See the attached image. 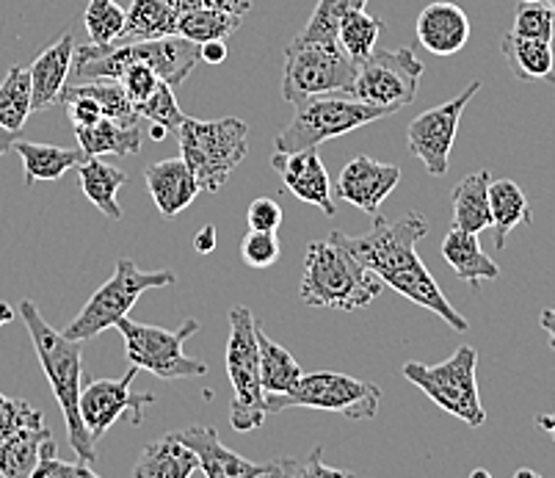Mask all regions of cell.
Returning <instances> with one entry per match:
<instances>
[{"instance_id": "obj_17", "label": "cell", "mask_w": 555, "mask_h": 478, "mask_svg": "<svg viewBox=\"0 0 555 478\" xmlns=\"http://www.w3.org/2000/svg\"><path fill=\"white\" fill-rule=\"evenodd\" d=\"M180 442L191 448L199 460V473L208 478H244V476H276L274 465H257L230 451L219 440V431L210 426H189V429L171 431Z\"/></svg>"}, {"instance_id": "obj_36", "label": "cell", "mask_w": 555, "mask_h": 478, "mask_svg": "<svg viewBox=\"0 0 555 478\" xmlns=\"http://www.w3.org/2000/svg\"><path fill=\"white\" fill-rule=\"evenodd\" d=\"M367 7V0H318L310 20L296 39H337V23L348 12H360Z\"/></svg>"}, {"instance_id": "obj_46", "label": "cell", "mask_w": 555, "mask_h": 478, "mask_svg": "<svg viewBox=\"0 0 555 478\" xmlns=\"http://www.w3.org/2000/svg\"><path fill=\"white\" fill-rule=\"evenodd\" d=\"M246 224L249 230H262V233H276L282 224V208L280 203L269 199V196H257L255 203L246 210Z\"/></svg>"}, {"instance_id": "obj_24", "label": "cell", "mask_w": 555, "mask_h": 478, "mask_svg": "<svg viewBox=\"0 0 555 478\" xmlns=\"http://www.w3.org/2000/svg\"><path fill=\"white\" fill-rule=\"evenodd\" d=\"M501 53L508 62V69L519 80H528V83H533V80H550V83H555L553 42L528 39L508 31L501 42Z\"/></svg>"}, {"instance_id": "obj_3", "label": "cell", "mask_w": 555, "mask_h": 478, "mask_svg": "<svg viewBox=\"0 0 555 478\" xmlns=\"http://www.w3.org/2000/svg\"><path fill=\"white\" fill-rule=\"evenodd\" d=\"M382 288L385 283L337 241L321 238L307 246L299 285V296L307 307L351 313L371 305Z\"/></svg>"}, {"instance_id": "obj_56", "label": "cell", "mask_w": 555, "mask_h": 478, "mask_svg": "<svg viewBox=\"0 0 555 478\" xmlns=\"http://www.w3.org/2000/svg\"><path fill=\"white\" fill-rule=\"evenodd\" d=\"M547 7H550V9H553V12H555V0H547Z\"/></svg>"}, {"instance_id": "obj_15", "label": "cell", "mask_w": 555, "mask_h": 478, "mask_svg": "<svg viewBox=\"0 0 555 478\" xmlns=\"http://www.w3.org/2000/svg\"><path fill=\"white\" fill-rule=\"evenodd\" d=\"M401 183V169L396 164H382L371 155H357L337 175V194L362 214L376 216L382 203Z\"/></svg>"}, {"instance_id": "obj_8", "label": "cell", "mask_w": 555, "mask_h": 478, "mask_svg": "<svg viewBox=\"0 0 555 478\" xmlns=\"http://www.w3.org/2000/svg\"><path fill=\"white\" fill-rule=\"evenodd\" d=\"M178 283V274L169 269L164 271H141L133 260L119 258L116 260V271L103 288L94 290V296L86 301V307L78 313V319L64 330L69 340H92L100 332L116 326V321H122L125 315L133 310L141 294H147L153 288H166V285Z\"/></svg>"}, {"instance_id": "obj_47", "label": "cell", "mask_w": 555, "mask_h": 478, "mask_svg": "<svg viewBox=\"0 0 555 478\" xmlns=\"http://www.w3.org/2000/svg\"><path fill=\"white\" fill-rule=\"evenodd\" d=\"M199 3L208 9H219V12L241 14V17L246 12H251V0H199Z\"/></svg>"}, {"instance_id": "obj_10", "label": "cell", "mask_w": 555, "mask_h": 478, "mask_svg": "<svg viewBox=\"0 0 555 478\" xmlns=\"http://www.w3.org/2000/svg\"><path fill=\"white\" fill-rule=\"evenodd\" d=\"M382 401V387L373 382L354 379L337 371H318V374H301L299 385L285 396H266L269 415L274 412L307 406V410H324L346 415L348 421H373Z\"/></svg>"}, {"instance_id": "obj_20", "label": "cell", "mask_w": 555, "mask_h": 478, "mask_svg": "<svg viewBox=\"0 0 555 478\" xmlns=\"http://www.w3.org/2000/svg\"><path fill=\"white\" fill-rule=\"evenodd\" d=\"M75 39L73 31H64V37L50 44L44 53H39L31 64V92L34 111H50L62 103V92L67 87V78L73 73Z\"/></svg>"}, {"instance_id": "obj_4", "label": "cell", "mask_w": 555, "mask_h": 478, "mask_svg": "<svg viewBox=\"0 0 555 478\" xmlns=\"http://www.w3.org/2000/svg\"><path fill=\"white\" fill-rule=\"evenodd\" d=\"M175 135L180 142V158L189 164L199 180V189L208 194H216L249 153V125L238 117H185Z\"/></svg>"}, {"instance_id": "obj_33", "label": "cell", "mask_w": 555, "mask_h": 478, "mask_svg": "<svg viewBox=\"0 0 555 478\" xmlns=\"http://www.w3.org/2000/svg\"><path fill=\"white\" fill-rule=\"evenodd\" d=\"M241 14H230V12H219V9H208L199 7L194 12L180 14L178 20V37L189 39L194 44H205L214 42V39H221L224 42L227 37L241 28Z\"/></svg>"}, {"instance_id": "obj_29", "label": "cell", "mask_w": 555, "mask_h": 478, "mask_svg": "<svg viewBox=\"0 0 555 478\" xmlns=\"http://www.w3.org/2000/svg\"><path fill=\"white\" fill-rule=\"evenodd\" d=\"M17 155L23 158L25 169V185H34L37 180H59L75 169L78 164H83L86 153L83 150H67V147H55V144H34L17 139L14 147Z\"/></svg>"}, {"instance_id": "obj_50", "label": "cell", "mask_w": 555, "mask_h": 478, "mask_svg": "<svg viewBox=\"0 0 555 478\" xmlns=\"http://www.w3.org/2000/svg\"><path fill=\"white\" fill-rule=\"evenodd\" d=\"M539 326L550 335V349L555 351V307L553 310H544V313L539 315Z\"/></svg>"}, {"instance_id": "obj_45", "label": "cell", "mask_w": 555, "mask_h": 478, "mask_svg": "<svg viewBox=\"0 0 555 478\" xmlns=\"http://www.w3.org/2000/svg\"><path fill=\"white\" fill-rule=\"evenodd\" d=\"M62 103L67 105V117L73 128H86V125H94L98 119H103V111H100V105L89 94H80L75 89L64 87Z\"/></svg>"}, {"instance_id": "obj_16", "label": "cell", "mask_w": 555, "mask_h": 478, "mask_svg": "<svg viewBox=\"0 0 555 478\" xmlns=\"http://www.w3.org/2000/svg\"><path fill=\"white\" fill-rule=\"evenodd\" d=\"M271 166L282 178L285 189L307 205L324 210L326 216L337 214V205L332 199V180L326 172L324 160L315 150H301V153H276Z\"/></svg>"}, {"instance_id": "obj_1", "label": "cell", "mask_w": 555, "mask_h": 478, "mask_svg": "<svg viewBox=\"0 0 555 478\" xmlns=\"http://www.w3.org/2000/svg\"><path fill=\"white\" fill-rule=\"evenodd\" d=\"M426 235V216L412 210L396 221H387L385 216L376 214L373 216V230H367V233L346 235L340 230H332L330 238L351 251L367 271H373L382 283L390 285L403 299L415 301V305L426 307L428 313L440 315L451 330L467 332L470 330L467 319L453 310L431 271L417 258V244Z\"/></svg>"}, {"instance_id": "obj_53", "label": "cell", "mask_w": 555, "mask_h": 478, "mask_svg": "<svg viewBox=\"0 0 555 478\" xmlns=\"http://www.w3.org/2000/svg\"><path fill=\"white\" fill-rule=\"evenodd\" d=\"M166 135H169V130H166L164 125L153 122V128H150V139H155V142H164Z\"/></svg>"}, {"instance_id": "obj_38", "label": "cell", "mask_w": 555, "mask_h": 478, "mask_svg": "<svg viewBox=\"0 0 555 478\" xmlns=\"http://www.w3.org/2000/svg\"><path fill=\"white\" fill-rule=\"evenodd\" d=\"M135 111H139L141 119L164 125L169 133H178L180 125H183L185 119V114L180 111L178 98H175V87H169V83H160L153 92V98H147L144 103L135 105Z\"/></svg>"}, {"instance_id": "obj_44", "label": "cell", "mask_w": 555, "mask_h": 478, "mask_svg": "<svg viewBox=\"0 0 555 478\" xmlns=\"http://www.w3.org/2000/svg\"><path fill=\"white\" fill-rule=\"evenodd\" d=\"M321 454H324V448H315L310 456H305V460H285V462H274L276 467V476H348L346 470H340V467H330L324 465V460H321Z\"/></svg>"}, {"instance_id": "obj_48", "label": "cell", "mask_w": 555, "mask_h": 478, "mask_svg": "<svg viewBox=\"0 0 555 478\" xmlns=\"http://www.w3.org/2000/svg\"><path fill=\"white\" fill-rule=\"evenodd\" d=\"M199 59L205 64H221L227 59V44L221 39H214V42L199 44Z\"/></svg>"}, {"instance_id": "obj_52", "label": "cell", "mask_w": 555, "mask_h": 478, "mask_svg": "<svg viewBox=\"0 0 555 478\" xmlns=\"http://www.w3.org/2000/svg\"><path fill=\"white\" fill-rule=\"evenodd\" d=\"M20 139V133H12V130H0V155L9 153L14 147V142Z\"/></svg>"}, {"instance_id": "obj_54", "label": "cell", "mask_w": 555, "mask_h": 478, "mask_svg": "<svg viewBox=\"0 0 555 478\" xmlns=\"http://www.w3.org/2000/svg\"><path fill=\"white\" fill-rule=\"evenodd\" d=\"M12 319H14V310H12V307H9L7 301H0V326L9 324V321H12Z\"/></svg>"}, {"instance_id": "obj_12", "label": "cell", "mask_w": 555, "mask_h": 478, "mask_svg": "<svg viewBox=\"0 0 555 478\" xmlns=\"http://www.w3.org/2000/svg\"><path fill=\"white\" fill-rule=\"evenodd\" d=\"M423 62L409 48H378L357 67L354 83L346 94L362 100V103L387 108L390 114L415 103L417 87H421Z\"/></svg>"}, {"instance_id": "obj_11", "label": "cell", "mask_w": 555, "mask_h": 478, "mask_svg": "<svg viewBox=\"0 0 555 478\" xmlns=\"http://www.w3.org/2000/svg\"><path fill=\"white\" fill-rule=\"evenodd\" d=\"M116 330L125 337V354L130 365L139 371H150L160 379H191L208 374V362L183 351L185 340L199 332L196 319L183 321L180 330H164V326L139 324L125 315L122 321H116Z\"/></svg>"}, {"instance_id": "obj_9", "label": "cell", "mask_w": 555, "mask_h": 478, "mask_svg": "<svg viewBox=\"0 0 555 478\" xmlns=\"http://www.w3.org/2000/svg\"><path fill=\"white\" fill-rule=\"evenodd\" d=\"M478 354L473 346H459L440 365H423V362H406L403 376L415 387H421L434 404L446 410L448 415L459 417L467 426L478 429L487 424L481 396H478Z\"/></svg>"}, {"instance_id": "obj_25", "label": "cell", "mask_w": 555, "mask_h": 478, "mask_svg": "<svg viewBox=\"0 0 555 478\" xmlns=\"http://www.w3.org/2000/svg\"><path fill=\"white\" fill-rule=\"evenodd\" d=\"M78 135L80 150L94 158H103V155H139L141 142H144V133H141L139 125H122L116 119H98L94 125H86V128H75Z\"/></svg>"}, {"instance_id": "obj_32", "label": "cell", "mask_w": 555, "mask_h": 478, "mask_svg": "<svg viewBox=\"0 0 555 478\" xmlns=\"http://www.w3.org/2000/svg\"><path fill=\"white\" fill-rule=\"evenodd\" d=\"M34 111L31 73L25 67H12L0 80V130L20 133Z\"/></svg>"}, {"instance_id": "obj_5", "label": "cell", "mask_w": 555, "mask_h": 478, "mask_svg": "<svg viewBox=\"0 0 555 478\" xmlns=\"http://www.w3.org/2000/svg\"><path fill=\"white\" fill-rule=\"evenodd\" d=\"M392 117L387 108L362 103L346 92L315 94L296 105L294 119L280 130L274 139L276 153H301V150H315L318 144L346 135L351 130H360L378 119Z\"/></svg>"}, {"instance_id": "obj_49", "label": "cell", "mask_w": 555, "mask_h": 478, "mask_svg": "<svg viewBox=\"0 0 555 478\" xmlns=\"http://www.w3.org/2000/svg\"><path fill=\"white\" fill-rule=\"evenodd\" d=\"M194 249L199 251V255H210V251L216 249V228H214V224H205V228H202L199 233L194 235Z\"/></svg>"}, {"instance_id": "obj_22", "label": "cell", "mask_w": 555, "mask_h": 478, "mask_svg": "<svg viewBox=\"0 0 555 478\" xmlns=\"http://www.w3.org/2000/svg\"><path fill=\"white\" fill-rule=\"evenodd\" d=\"M194 473H199V460L171 431L150 442L133 467L135 478H189Z\"/></svg>"}, {"instance_id": "obj_37", "label": "cell", "mask_w": 555, "mask_h": 478, "mask_svg": "<svg viewBox=\"0 0 555 478\" xmlns=\"http://www.w3.org/2000/svg\"><path fill=\"white\" fill-rule=\"evenodd\" d=\"M83 23L94 44H114L125 31V9L114 0H89Z\"/></svg>"}, {"instance_id": "obj_2", "label": "cell", "mask_w": 555, "mask_h": 478, "mask_svg": "<svg viewBox=\"0 0 555 478\" xmlns=\"http://www.w3.org/2000/svg\"><path fill=\"white\" fill-rule=\"evenodd\" d=\"M20 319H23L25 330L31 335V344L37 349L42 371L48 376L53 396L64 412V424H67L69 445H73L75 456L92 465L98 460L94 454L92 435L86 431L83 417H80V374H83V349L80 340H69L64 332L53 330L39 313L37 301L23 299L20 301Z\"/></svg>"}, {"instance_id": "obj_21", "label": "cell", "mask_w": 555, "mask_h": 478, "mask_svg": "<svg viewBox=\"0 0 555 478\" xmlns=\"http://www.w3.org/2000/svg\"><path fill=\"white\" fill-rule=\"evenodd\" d=\"M442 258H446V263L456 271L459 280H464V283L473 285V288H478L481 280H498V276H501L498 263L481 249L478 235L467 233V230L451 228V233L442 241Z\"/></svg>"}, {"instance_id": "obj_6", "label": "cell", "mask_w": 555, "mask_h": 478, "mask_svg": "<svg viewBox=\"0 0 555 478\" xmlns=\"http://www.w3.org/2000/svg\"><path fill=\"white\" fill-rule=\"evenodd\" d=\"M255 315L249 307L230 310V337H227V376L232 385L230 426L235 431H255L266 424L269 406L260 382V351H257Z\"/></svg>"}, {"instance_id": "obj_39", "label": "cell", "mask_w": 555, "mask_h": 478, "mask_svg": "<svg viewBox=\"0 0 555 478\" xmlns=\"http://www.w3.org/2000/svg\"><path fill=\"white\" fill-rule=\"evenodd\" d=\"M512 31L519 34V37L553 42L555 12L547 7V0H537V3H519L517 14H514Z\"/></svg>"}, {"instance_id": "obj_34", "label": "cell", "mask_w": 555, "mask_h": 478, "mask_svg": "<svg viewBox=\"0 0 555 478\" xmlns=\"http://www.w3.org/2000/svg\"><path fill=\"white\" fill-rule=\"evenodd\" d=\"M378 37H382V20L367 14L365 9H360V12H348L346 17H340V23H337V42H340V48L346 50V55L357 64V67L376 50Z\"/></svg>"}, {"instance_id": "obj_40", "label": "cell", "mask_w": 555, "mask_h": 478, "mask_svg": "<svg viewBox=\"0 0 555 478\" xmlns=\"http://www.w3.org/2000/svg\"><path fill=\"white\" fill-rule=\"evenodd\" d=\"M94 467L89 462H62L55 456V437L42 442L39 448V462L34 467L31 478H92Z\"/></svg>"}, {"instance_id": "obj_14", "label": "cell", "mask_w": 555, "mask_h": 478, "mask_svg": "<svg viewBox=\"0 0 555 478\" xmlns=\"http://www.w3.org/2000/svg\"><path fill=\"white\" fill-rule=\"evenodd\" d=\"M135 374L139 369L133 365L122 379H94L80 390V417L94 442L103 440L125 412H130V424L139 426L144 421V410L155 404L153 392L130 390Z\"/></svg>"}, {"instance_id": "obj_26", "label": "cell", "mask_w": 555, "mask_h": 478, "mask_svg": "<svg viewBox=\"0 0 555 478\" xmlns=\"http://www.w3.org/2000/svg\"><path fill=\"white\" fill-rule=\"evenodd\" d=\"M255 335L257 351H260L262 390H266V396H285V392H291L299 385L301 365L285 346H280L276 340H271V337L266 335L260 321L255 324Z\"/></svg>"}, {"instance_id": "obj_57", "label": "cell", "mask_w": 555, "mask_h": 478, "mask_svg": "<svg viewBox=\"0 0 555 478\" xmlns=\"http://www.w3.org/2000/svg\"><path fill=\"white\" fill-rule=\"evenodd\" d=\"M519 3H537V0H519Z\"/></svg>"}, {"instance_id": "obj_42", "label": "cell", "mask_w": 555, "mask_h": 478, "mask_svg": "<svg viewBox=\"0 0 555 478\" xmlns=\"http://www.w3.org/2000/svg\"><path fill=\"white\" fill-rule=\"evenodd\" d=\"M42 421H44L42 412L34 410L28 401L9 399V396H3V392H0V440L12 437L14 431L23 429V426L42 424Z\"/></svg>"}, {"instance_id": "obj_51", "label": "cell", "mask_w": 555, "mask_h": 478, "mask_svg": "<svg viewBox=\"0 0 555 478\" xmlns=\"http://www.w3.org/2000/svg\"><path fill=\"white\" fill-rule=\"evenodd\" d=\"M166 3H169V7L175 9V12H178V17H180V14L194 12V9H199V7H202L199 0H166Z\"/></svg>"}, {"instance_id": "obj_27", "label": "cell", "mask_w": 555, "mask_h": 478, "mask_svg": "<svg viewBox=\"0 0 555 478\" xmlns=\"http://www.w3.org/2000/svg\"><path fill=\"white\" fill-rule=\"evenodd\" d=\"M128 183V175L116 166L103 164V158H89L83 164H78V185L83 191V196L98 210H103L108 219H122V208L116 203V191Z\"/></svg>"}, {"instance_id": "obj_43", "label": "cell", "mask_w": 555, "mask_h": 478, "mask_svg": "<svg viewBox=\"0 0 555 478\" xmlns=\"http://www.w3.org/2000/svg\"><path fill=\"white\" fill-rule=\"evenodd\" d=\"M119 83H122V89H125V94L130 98V103L139 105V103H144L147 98H153L155 89H158L160 83H166V80H160L158 73H155V69H150L147 64H130V67L122 73V78H119Z\"/></svg>"}, {"instance_id": "obj_7", "label": "cell", "mask_w": 555, "mask_h": 478, "mask_svg": "<svg viewBox=\"0 0 555 478\" xmlns=\"http://www.w3.org/2000/svg\"><path fill=\"white\" fill-rule=\"evenodd\" d=\"M354 75L357 64L348 59L337 39H294L285 50L282 98L299 105L315 94L348 92Z\"/></svg>"}, {"instance_id": "obj_28", "label": "cell", "mask_w": 555, "mask_h": 478, "mask_svg": "<svg viewBox=\"0 0 555 478\" xmlns=\"http://www.w3.org/2000/svg\"><path fill=\"white\" fill-rule=\"evenodd\" d=\"M489 208H492L494 246L503 249L506 238L519 224H531L533 210L525 191L514 180H492L489 183Z\"/></svg>"}, {"instance_id": "obj_31", "label": "cell", "mask_w": 555, "mask_h": 478, "mask_svg": "<svg viewBox=\"0 0 555 478\" xmlns=\"http://www.w3.org/2000/svg\"><path fill=\"white\" fill-rule=\"evenodd\" d=\"M50 437H53V431L42 421V424L23 426L12 437L0 440V476L31 478L34 467L39 462V448Z\"/></svg>"}, {"instance_id": "obj_13", "label": "cell", "mask_w": 555, "mask_h": 478, "mask_svg": "<svg viewBox=\"0 0 555 478\" xmlns=\"http://www.w3.org/2000/svg\"><path fill=\"white\" fill-rule=\"evenodd\" d=\"M481 92V80H473L470 87L464 89L462 94H456L448 103L437 105V108L423 111L421 117L412 119L409 125V155L423 160L426 172L434 178H442L448 175V164H451V150L456 142L459 122H462V114L467 108L476 94Z\"/></svg>"}, {"instance_id": "obj_55", "label": "cell", "mask_w": 555, "mask_h": 478, "mask_svg": "<svg viewBox=\"0 0 555 478\" xmlns=\"http://www.w3.org/2000/svg\"><path fill=\"white\" fill-rule=\"evenodd\" d=\"M539 424H542L544 429L553 431V437H555V415H553V417H542V421H539Z\"/></svg>"}, {"instance_id": "obj_18", "label": "cell", "mask_w": 555, "mask_h": 478, "mask_svg": "<svg viewBox=\"0 0 555 478\" xmlns=\"http://www.w3.org/2000/svg\"><path fill=\"white\" fill-rule=\"evenodd\" d=\"M417 42L434 55H456L464 44L470 42V17L462 7L451 0H437L428 3L417 14Z\"/></svg>"}, {"instance_id": "obj_19", "label": "cell", "mask_w": 555, "mask_h": 478, "mask_svg": "<svg viewBox=\"0 0 555 478\" xmlns=\"http://www.w3.org/2000/svg\"><path fill=\"white\" fill-rule=\"evenodd\" d=\"M144 183H147L155 208L164 219H175V216L183 214L202 191L199 180L183 158H166L153 164L144 172Z\"/></svg>"}, {"instance_id": "obj_41", "label": "cell", "mask_w": 555, "mask_h": 478, "mask_svg": "<svg viewBox=\"0 0 555 478\" xmlns=\"http://www.w3.org/2000/svg\"><path fill=\"white\" fill-rule=\"evenodd\" d=\"M282 246L276 233H262V230H249L241 241V258L249 269H271L280 260Z\"/></svg>"}, {"instance_id": "obj_23", "label": "cell", "mask_w": 555, "mask_h": 478, "mask_svg": "<svg viewBox=\"0 0 555 478\" xmlns=\"http://www.w3.org/2000/svg\"><path fill=\"white\" fill-rule=\"evenodd\" d=\"M489 183L492 172L481 169L473 172L453 189V228L467 230V233L481 235L483 230L492 228V208H489Z\"/></svg>"}, {"instance_id": "obj_30", "label": "cell", "mask_w": 555, "mask_h": 478, "mask_svg": "<svg viewBox=\"0 0 555 478\" xmlns=\"http://www.w3.org/2000/svg\"><path fill=\"white\" fill-rule=\"evenodd\" d=\"M178 12L166 0H133L125 12V31L119 42L164 39L178 34Z\"/></svg>"}, {"instance_id": "obj_35", "label": "cell", "mask_w": 555, "mask_h": 478, "mask_svg": "<svg viewBox=\"0 0 555 478\" xmlns=\"http://www.w3.org/2000/svg\"><path fill=\"white\" fill-rule=\"evenodd\" d=\"M69 89H75V92L80 94H89V98L100 105L103 117L116 119V122H122V125L141 122L139 111H135V105L130 103V98L125 94L119 80H89V83H73Z\"/></svg>"}]
</instances>
